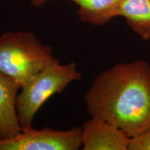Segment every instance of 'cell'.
Wrapping results in <instances>:
<instances>
[{
    "instance_id": "1",
    "label": "cell",
    "mask_w": 150,
    "mask_h": 150,
    "mask_svg": "<svg viewBox=\"0 0 150 150\" xmlns=\"http://www.w3.org/2000/svg\"><path fill=\"white\" fill-rule=\"evenodd\" d=\"M97 117L131 138L150 129V65L143 60L114 65L97 74L83 97Z\"/></svg>"
},
{
    "instance_id": "2",
    "label": "cell",
    "mask_w": 150,
    "mask_h": 150,
    "mask_svg": "<svg viewBox=\"0 0 150 150\" xmlns=\"http://www.w3.org/2000/svg\"><path fill=\"white\" fill-rule=\"evenodd\" d=\"M54 58L53 48L31 31H8L0 36V74L20 88Z\"/></svg>"
},
{
    "instance_id": "3",
    "label": "cell",
    "mask_w": 150,
    "mask_h": 150,
    "mask_svg": "<svg viewBox=\"0 0 150 150\" xmlns=\"http://www.w3.org/2000/svg\"><path fill=\"white\" fill-rule=\"evenodd\" d=\"M81 76L75 63L63 64L56 58L49 62L20 88L17 97V113L22 128L32 127L33 118L45 102Z\"/></svg>"
},
{
    "instance_id": "4",
    "label": "cell",
    "mask_w": 150,
    "mask_h": 150,
    "mask_svg": "<svg viewBox=\"0 0 150 150\" xmlns=\"http://www.w3.org/2000/svg\"><path fill=\"white\" fill-rule=\"evenodd\" d=\"M81 147V128L22 129L16 136L0 140V150H77Z\"/></svg>"
},
{
    "instance_id": "5",
    "label": "cell",
    "mask_w": 150,
    "mask_h": 150,
    "mask_svg": "<svg viewBox=\"0 0 150 150\" xmlns=\"http://www.w3.org/2000/svg\"><path fill=\"white\" fill-rule=\"evenodd\" d=\"M131 140L125 131L102 118L91 117L81 127L83 150H129Z\"/></svg>"
},
{
    "instance_id": "6",
    "label": "cell",
    "mask_w": 150,
    "mask_h": 150,
    "mask_svg": "<svg viewBox=\"0 0 150 150\" xmlns=\"http://www.w3.org/2000/svg\"><path fill=\"white\" fill-rule=\"evenodd\" d=\"M20 90L16 82L0 74V140L16 136L22 130L16 109Z\"/></svg>"
},
{
    "instance_id": "7",
    "label": "cell",
    "mask_w": 150,
    "mask_h": 150,
    "mask_svg": "<svg viewBox=\"0 0 150 150\" xmlns=\"http://www.w3.org/2000/svg\"><path fill=\"white\" fill-rule=\"evenodd\" d=\"M79 6L80 20L102 26L118 16L123 0H69Z\"/></svg>"
},
{
    "instance_id": "8",
    "label": "cell",
    "mask_w": 150,
    "mask_h": 150,
    "mask_svg": "<svg viewBox=\"0 0 150 150\" xmlns=\"http://www.w3.org/2000/svg\"><path fill=\"white\" fill-rule=\"evenodd\" d=\"M118 16L124 17L142 40H150V0H123Z\"/></svg>"
},
{
    "instance_id": "9",
    "label": "cell",
    "mask_w": 150,
    "mask_h": 150,
    "mask_svg": "<svg viewBox=\"0 0 150 150\" xmlns=\"http://www.w3.org/2000/svg\"><path fill=\"white\" fill-rule=\"evenodd\" d=\"M129 150H150V129L141 136L131 138Z\"/></svg>"
},
{
    "instance_id": "10",
    "label": "cell",
    "mask_w": 150,
    "mask_h": 150,
    "mask_svg": "<svg viewBox=\"0 0 150 150\" xmlns=\"http://www.w3.org/2000/svg\"><path fill=\"white\" fill-rule=\"evenodd\" d=\"M50 1L52 0H31V3L35 8H39Z\"/></svg>"
}]
</instances>
